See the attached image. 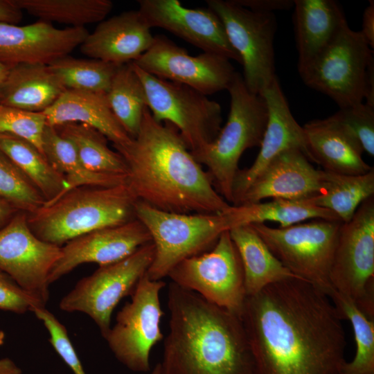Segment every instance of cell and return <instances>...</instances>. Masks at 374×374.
<instances>
[{
	"label": "cell",
	"mask_w": 374,
	"mask_h": 374,
	"mask_svg": "<svg viewBox=\"0 0 374 374\" xmlns=\"http://www.w3.org/2000/svg\"><path fill=\"white\" fill-rule=\"evenodd\" d=\"M138 11L152 28L165 29L187 42L241 64L238 53L231 45L224 25L208 7L189 8L178 0H139Z\"/></svg>",
	"instance_id": "cell-17"
},
{
	"label": "cell",
	"mask_w": 374,
	"mask_h": 374,
	"mask_svg": "<svg viewBox=\"0 0 374 374\" xmlns=\"http://www.w3.org/2000/svg\"><path fill=\"white\" fill-rule=\"evenodd\" d=\"M132 64L153 118L175 127L192 154L215 140L222 121L217 102L188 86L159 78Z\"/></svg>",
	"instance_id": "cell-8"
},
{
	"label": "cell",
	"mask_w": 374,
	"mask_h": 374,
	"mask_svg": "<svg viewBox=\"0 0 374 374\" xmlns=\"http://www.w3.org/2000/svg\"><path fill=\"white\" fill-rule=\"evenodd\" d=\"M374 196V168L362 175H344L321 170L320 193L308 199L330 210L342 222L353 217L359 205Z\"/></svg>",
	"instance_id": "cell-30"
},
{
	"label": "cell",
	"mask_w": 374,
	"mask_h": 374,
	"mask_svg": "<svg viewBox=\"0 0 374 374\" xmlns=\"http://www.w3.org/2000/svg\"><path fill=\"white\" fill-rule=\"evenodd\" d=\"M150 28L137 10L104 19L79 46L91 58L116 65L136 60L154 42Z\"/></svg>",
	"instance_id": "cell-22"
},
{
	"label": "cell",
	"mask_w": 374,
	"mask_h": 374,
	"mask_svg": "<svg viewBox=\"0 0 374 374\" xmlns=\"http://www.w3.org/2000/svg\"><path fill=\"white\" fill-rule=\"evenodd\" d=\"M22 17V10L12 0H0V22L18 24Z\"/></svg>",
	"instance_id": "cell-44"
},
{
	"label": "cell",
	"mask_w": 374,
	"mask_h": 374,
	"mask_svg": "<svg viewBox=\"0 0 374 374\" xmlns=\"http://www.w3.org/2000/svg\"><path fill=\"white\" fill-rule=\"evenodd\" d=\"M35 308H44L0 271V310L22 314Z\"/></svg>",
	"instance_id": "cell-41"
},
{
	"label": "cell",
	"mask_w": 374,
	"mask_h": 374,
	"mask_svg": "<svg viewBox=\"0 0 374 374\" xmlns=\"http://www.w3.org/2000/svg\"><path fill=\"white\" fill-rule=\"evenodd\" d=\"M17 211L7 202L0 198V228L4 226Z\"/></svg>",
	"instance_id": "cell-46"
},
{
	"label": "cell",
	"mask_w": 374,
	"mask_h": 374,
	"mask_svg": "<svg viewBox=\"0 0 374 374\" xmlns=\"http://www.w3.org/2000/svg\"><path fill=\"white\" fill-rule=\"evenodd\" d=\"M227 90L231 101L226 124L213 141L193 155L207 168L216 191L232 204L240 157L247 149L260 147L268 113L264 98L248 89L239 73L235 72Z\"/></svg>",
	"instance_id": "cell-5"
},
{
	"label": "cell",
	"mask_w": 374,
	"mask_h": 374,
	"mask_svg": "<svg viewBox=\"0 0 374 374\" xmlns=\"http://www.w3.org/2000/svg\"><path fill=\"white\" fill-rule=\"evenodd\" d=\"M65 90L48 65L19 64L9 69L0 91V105L43 112Z\"/></svg>",
	"instance_id": "cell-26"
},
{
	"label": "cell",
	"mask_w": 374,
	"mask_h": 374,
	"mask_svg": "<svg viewBox=\"0 0 374 374\" xmlns=\"http://www.w3.org/2000/svg\"><path fill=\"white\" fill-rule=\"evenodd\" d=\"M21 10L39 20L84 27L100 22L111 12L110 0H12Z\"/></svg>",
	"instance_id": "cell-32"
},
{
	"label": "cell",
	"mask_w": 374,
	"mask_h": 374,
	"mask_svg": "<svg viewBox=\"0 0 374 374\" xmlns=\"http://www.w3.org/2000/svg\"><path fill=\"white\" fill-rule=\"evenodd\" d=\"M46 125L43 112H29L0 105V133L25 139L43 154L42 139Z\"/></svg>",
	"instance_id": "cell-39"
},
{
	"label": "cell",
	"mask_w": 374,
	"mask_h": 374,
	"mask_svg": "<svg viewBox=\"0 0 374 374\" xmlns=\"http://www.w3.org/2000/svg\"><path fill=\"white\" fill-rule=\"evenodd\" d=\"M342 319L351 323L356 342L355 357L342 371L350 374H374V319H369L348 297L335 290L329 296Z\"/></svg>",
	"instance_id": "cell-36"
},
{
	"label": "cell",
	"mask_w": 374,
	"mask_h": 374,
	"mask_svg": "<svg viewBox=\"0 0 374 374\" xmlns=\"http://www.w3.org/2000/svg\"><path fill=\"white\" fill-rule=\"evenodd\" d=\"M32 312L42 322L48 332L49 342L72 373L87 374L64 325L46 307L35 308Z\"/></svg>",
	"instance_id": "cell-40"
},
{
	"label": "cell",
	"mask_w": 374,
	"mask_h": 374,
	"mask_svg": "<svg viewBox=\"0 0 374 374\" xmlns=\"http://www.w3.org/2000/svg\"><path fill=\"white\" fill-rule=\"evenodd\" d=\"M132 62L150 74L206 96L227 89L236 72L224 57L205 52L191 56L161 35H155L150 48Z\"/></svg>",
	"instance_id": "cell-16"
},
{
	"label": "cell",
	"mask_w": 374,
	"mask_h": 374,
	"mask_svg": "<svg viewBox=\"0 0 374 374\" xmlns=\"http://www.w3.org/2000/svg\"><path fill=\"white\" fill-rule=\"evenodd\" d=\"M339 374H350V373H347L344 372V371H341V372L340 373H339Z\"/></svg>",
	"instance_id": "cell-51"
},
{
	"label": "cell",
	"mask_w": 374,
	"mask_h": 374,
	"mask_svg": "<svg viewBox=\"0 0 374 374\" xmlns=\"http://www.w3.org/2000/svg\"><path fill=\"white\" fill-rule=\"evenodd\" d=\"M220 19L229 41L238 53L248 89L260 95L276 78L274 39L277 21L274 12L251 10L234 0H208Z\"/></svg>",
	"instance_id": "cell-13"
},
{
	"label": "cell",
	"mask_w": 374,
	"mask_h": 374,
	"mask_svg": "<svg viewBox=\"0 0 374 374\" xmlns=\"http://www.w3.org/2000/svg\"><path fill=\"white\" fill-rule=\"evenodd\" d=\"M162 374H255L240 318L171 283Z\"/></svg>",
	"instance_id": "cell-3"
},
{
	"label": "cell",
	"mask_w": 374,
	"mask_h": 374,
	"mask_svg": "<svg viewBox=\"0 0 374 374\" xmlns=\"http://www.w3.org/2000/svg\"><path fill=\"white\" fill-rule=\"evenodd\" d=\"M298 71L308 66L348 24L334 0H294Z\"/></svg>",
	"instance_id": "cell-24"
},
{
	"label": "cell",
	"mask_w": 374,
	"mask_h": 374,
	"mask_svg": "<svg viewBox=\"0 0 374 374\" xmlns=\"http://www.w3.org/2000/svg\"><path fill=\"white\" fill-rule=\"evenodd\" d=\"M0 198L27 214L42 207L46 200L30 179L0 152Z\"/></svg>",
	"instance_id": "cell-37"
},
{
	"label": "cell",
	"mask_w": 374,
	"mask_h": 374,
	"mask_svg": "<svg viewBox=\"0 0 374 374\" xmlns=\"http://www.w3.org/2000/svg\"><path fill=\"white\" fill-rule=\"evenodd\" d=\"M134 212L154 246V259L146 272L153 280L168 276L179 262L213 246L223 232L238 226L233 206L220 213H175L137 200Z\"/></svg>",
	"instance_id": "cell-6"
},
{
	"label": "cell",
	"mask_w": 374,
	"mask_h": 374,
	"mask_svg": "<svg viewBox=\"0 0 374 374\" xmlns=\"http://www.w3.org/2000/svg\"><path fill=\"white\" fill-rule=\"evenodd\" d=\"M243 224L276 222L279 227H287L306 220H339L328 209L313 204L309 199H273L268 202L238 206Z\"/></svg>",
	"instance_id": "cell-34"
},
{
	"label": "cell",
	"mask_w": 374,
	"mask_h": 374,
	"mask_svg": "<svg viewBox=\"0 0 374 374\" xmlns=\"http://www.w3.org/2000/svg\"><path fill=\"white\" fill-rule=\"evenodd\" d=\"M89 33L84 27L57 28L41 20L24 26L0 22V61L9 68L48 65L79 47Z\"/></svg>",
	"instance_id": "cell-19"
},
{
	"label": "cell",
	"mask_w": 374,
	"mask_h": 374,
	"mask_svg": "<svg viewBox=\"0 0 374 374\" xmlns=\"http://www.w3.org/2000/svg\"><path fill=\"white\" fill-rule=\"evenodd\" d=\"M6 339V335L3 330H0V346H2Z\"/></svg>",
	"instance_id": "cell-50"
},
{
	"label": "cell",
	"mask_w": 374,
	"mask_h": 374,
	"mask_svg": "<svg viewBox=\"0 0 374 374\" xmlns=\"http://www.w3.org/2000/svg\"><path fill=\"white\" fill-rule=\"evenodd\" d=\"M366 104L374 107V60L368 66L365 79Z\"/></svg>",
	"instance_id": "cell-45"
},
{
	"label": "cell",
	"mask_w": 374,
	"mask_h": 374,
	"mask_svg": "<svg viewBox=\"0 0 374 374\" xmlns=\"http://www.w3.org/2000/svg\"><path fill=\"white\" fill-rule=\"evenodd\" d=\"M260 96L267 108L268 119L258 154L248 168L238 170L233 186V206L240 199L256 177L278 154L290 149H299L311 161L303 126L294 118L287 101L275 78Z\"/></svg>",
	"instance_id": "cell-20"
},
{
	"label": "cell",
	"mask_w": 374,
	"mask_h": 374,
	"mask_svg": "<svg viewBox=\"0 0 374 374\" xmlns=\"http://www.w3.org/2000/svg\"><path fill=\"white\" fill-rule=\"evenodd\" d=\"M42 148L46 159L64 177L67 184L64 193L82 186L110 187L127 184L126 175L99 173L88 170L81 162L72 144L62 137L55 127L46 125L43 134Z\"/></svg>",
	"instance_id": "cell-29"
},
{
	"label": "cell",
	"mask_w": 374,
	"mask_h": 374,
	"mask_svg": "<svg viewBox=\"0 0 374 374\" xmlns=\"http://www.w3.org/2000/svg\"><path fill=\"white\" fill-rule=\"evenodd\" d=\"M107 96L118 122L130 137H136L148 106L143 86L132 62L118 66Z\"/></svg>",
	"instance_id": "cell-33"
},
{
	"label": "cell",
	"mask_w": 374,
	"mask_h": 374,
	"mask_svg": "<svg viewBox=\"0 0 374 374\" xmlns=\"http://www.w3.org/2000/svg\"><path fill=\"white\" fill-rule=\"evenodd\" d=\"M0 374H22L21 369L10 357L0 358Z\"/></svg>",
	"instance_id": "cell-47"
},
{
	"label": "cell",
	"mask_w": 374,
	"mask_h": 374,
	"mask_svg": "<svg viewBox=\"0 0 374 374\" xmlns=\"http://www.w3.org/2000/svg\"><path fill=\"white\" fill-rule=\"evenodd\" d=\"M9 67L0 61V91L8 75Z\"/></svg>",
	"instance_id": "cell-48"
},
{
	"label": "cell",
	"mask_w": 374,
	"mask_h": 374,
	"mask_svg": "<svg viewBox=\"0 0 374 374\" xmlns=\"http://www.w3.org/2000/svg\"><path fill=\"white\" fill-rule=\"evenodd\" d=\"M321 190V170H316L302 151L290 149L274 157L256 177L237 206L266 198L308 199Z\"/></svg>",
	"instance_id": "cell-21"
},
{
	"label": "cell",
	"mask_w": 374,
	"mask_h": 374,
	"mask_svg": "<svg viewBox=\"0 0 374 374\" xmlns=\"http://www.w3.org/2000/svg\"><path fill=\"white\" fill-rule=\"evenodd\" d=\"M303 128L311 161L324 170L355 175L372 169L363 160L362 148L329 117L309 121Z\"/></svg>",
	"instance_id": "cell-25"
},
{
	"label": "cell",
	"mask_w": 374,
	"mask_h": 374,
	"mask_svg": "<svg viewBox=\"0 0 374 374\" xmlns=\"http://www.w3.org/2000/svg\"><path fill=\"white\" fill-rule=\"evenodd\" d=\"M363 150L374 156V107L366 103L339 108L329 117Z\"/></svg>",
	"instance_id": "cell-38"
},
{
	"label": "cell",
	"mask_w": 374,
	"mask_h": 374,
	"mask_svg": "<svg viewBox=\"0 0 374 374\" xmlns=\"http://www.w3.org/2000/svg\"><path fill=\"white\" fill-rule=\"evenodd\" d=\"M0 152L11 161L35 186L49 204L65 192L64 177L31 143L20 137L0 133Z\"/></svg>",
	"instance_id": "cell-28"
},
{
	"label": "cell",
	"mask_w": 374,
	"mask_h": 374,
	"mask_svg": "<svg viewBox=\"0 0 374 374\" xmlns=\"http://www.w3.org/2000/svg\"><path fill=\"white\" fill-rule=\"evenodd\" d=\"M369 46L374 48V1L370 0L365 8L362 18V28L360 30Z\"/></svg>",
	"instance_id": "cell-43"
},
{
	"label": "cell",
	"mask_w": 374,
	"mask_h": 374,
	"mask_svg": "<svg viewBox=\"0 0 374 374\" xmlns=\"http://www.w3.org/2000/svg\"><path fill=\"white\" fill-rule=\"evenodd\" d=\"M56 129L72 144L88 170L127 176V167L122 156L108 146V139L96 129L77 123H66Z\"/></svg>",
	"instance_id": "cell-31"
},
{
	"label": "cell",
	"mask_w": 374,
	"mask_h": 374,
	"mask_svg": "<svg viewBox=\"0 0 374 374\" xmlns=\"http://www.w3.org/2000/svg\"><path fill=\"white\" fill-rule=\"evenodd\" d=\"M154 256V246L151 242L120 261L99 266L92 274L80 279L62 298L60 309L87 314L105 338L112 327L114 310L124 297L132 294Z\"/></svg>",
	"instance_id": "cell-11"
},
{
	"label": "cell",
	"mask_w": 374,
	"mask_h": 374,
	"mask_svg": "<svg viewBox=\"0 0 374 374\" xmlns=\"http://www.w3.org/2000/svg\"><path fill=\"white\" fill-rule=\"evenodd\" d=\"M165 286L145 274L104 338L116 359L133 372L150 371L151 350L163 338L159 294Z\"/></svg>",
	"instance_id": "cell-14"
},
{
	"label": "cell",
	"mask_w": 374,
	"mask_h": 374,
	"mask_svg": "<svg viewBox=\"0 0 374 374\" xmlns=\"http://www.w3.org/2000/svg\"><path fill=\"white\" fill-rule=\"evenodd\" d=\"M61 247L37 237L29 227L27 213L17 211L0 228V271L46 307L49 275L61 256Z\"/></svg>",
	"instance_id": "cell-15"
},
{
	"label": "cell",
	"mask_w": 374,
	"mask_h": 374,
	"mask_svg": "<svg viewBox=\"0 0 374 374\" xmlns=\"http://www.w3.org/2000/svg\"><path fill=\"white\" fill-rule=\"evenodd\" d=\"M114 147L127 165V184L137 200L175 213H220L232 207L177 128L156 121L148 107L136 137Z\"/></svg>",
	"instance_id": "cell-2"
},
{
	"label": "cell",
	"mask_w": 374,
	"mask_h": 374,
	"mask_svg": "<svg viewBox=\"0 0 374 374\" xmlns=\"http://www.w3.org/2000/svg\"><path fill=\"white\" fill-rule=\"evenodd\" d=\"M238 4L251 10L274 12L275 10H289L294 6L291 0H234Z\"/></svg>",
	"instance_id": "cell-42"
},
{
	"label": "cell",
	"mask_w": 374,
	"mask_h": 374,
	"mask_svg": "<svg viewBox=\"0 0 374 374\" xmlns=\"http://www.w3.org/2000/svg\"><path fill=\"white\" fill-rule=\"evenodd\" d=\"M148 374H162L160 363H157Z\"/></svg>",
	"instance_id": "cell-49"
},
{
	"label": "cell",
	"mask_w": 374,
	"mask_h": 374,
	"mask_svg": "<svg viewBox=\"0 0 374 374\" xmlns=\"http://www.w3.org/2000/svg\"><path fill=\"white\" fill-rule=\"evenodd\" d=\"M43 113L48 125L84 124L102 133L114 146L132 139L114 114L106 93L66 89Z\"/></svg>",
	"instance_id": "cell-23"
},
{
	"label": "cell",
	"mask_w": 374,
	"mask_h": 374,
	"mask_svg": "<svg viewBox=\"0 0 374 374\" xmlns=\"http://www.w3.org/2000/svg\"><path fill=\"white\" fill-rule=\"evenodd\" d=\"M334 290L374 319V196L343 222L330 272Z\"/></svg>",
	"instance_id": "cell-9"
},
{
	"label": "cell",
	"mask_w": 374,
	"mask_h": 374,
	"mask_svg": "<svg viewBox=\"0 0 374 374\" xmlns=\"http://www.w3.org/2000/svg\"><path fill=\"white\" fill-rule=\"evenodd\" d=\"M136 201L127 184L82 186L27 214V220L37 237L62 247L84 234L133 219Z\"/></svg>",
	"instance_id": "cell-4"
},
{
	"label": "cell",
	"mask_w": 374,
	"mask_h": 374,
	"mask_svg": "<svg viewBox=\"0 0 374 374\" xmlns=\"http://www.w3.org/2000/svg\"><path fill=\"white\" fill-rule=\"evenodd\" d=\"M151 242L148 230L136 217L80 235L61 247V256L50 273L49 284L80 265L93 262L103 266L116 262Z\"/></svg>",
	"instance_id": "cell-18"
},
{
	"label": "cell",
	"mask_w": 374,
	"mask_h": 374,
	"mask_svg": "<svg viewBox=\"0 0 374 374\" xmlns=\"http://www.w3.org/2000/svg\"><path fill=\"white\" fill-rule=\"evenodd\" d=\"M342 223L314 219L287 227L251 225L290 272L329 296L334 290L330 272Z\"/></svg>",
	"instance_id": "cell-7"
},
{
	"label": "cell",
	"mask_w": 374,
	"mask_h": 374,
	"mask_svg": "<svg viewBox=\"0 0 374 374\" xmlns=\"http://www.w3.org/2000/svg\"><path fill=\"white\" fill-rule=\"evenodd\" d=\"M373 60V51L360 30H353L347 24L299 73L308 87L344 108L363 103L366 71Z\"/></svg>",
	"instance_id": "cell-10"
},
{
	"label": "cell",
	"mask_w": 374,
	"mask_h": 374,
	"mask_svg": "<svg viewBox=\"0 0 374 374\" xmlns=\"http://www.w3.org/2000/svg\"><path fill=\"white\" fill-rule=\"evenodd\" d=\"M48 66L66 89L107 93L120 65L68 55Z\"/></svg>",
	"instance_id": "cell-35"
},
{
	"label": "cell",
	"mask_w": 374,
	"mask_h": 374,
	"mask_svg": "<svg viewBox=\"0 0 374 374\" xmlns=\"http://www.w3.org/2000/svg\"><path fill=\"white\" fill-rule=\"evenodd\" d=\"M229 233L242 262L247 296L274 283L298 278L271 253L251 224L234 227Z\"/></svg>",
	"instance_id": "cell-27"
},
{
	"label": "cell",
	"mask_w": 374,
	"mask_h": 374,
	"mask_svg": "<svg viewBox=\"0 0 374 374\" xmlns=\"http://www.w3.org/2000/svg\"><path fill=\"white\" fill-rule=\"evenodd\" d=\"M168 276L176 285L240 318L247 298L244 271L229 231L221 234L211 251L183 260Z\"/></svg>",
	"instance_id": "cell-12"
},
{
	"label": "cell",
	"mask_w": 374,
	"mask_h": 374,
	"mask_svg": "<svg viewBox=\"0 0 374 374\" xmlns=\"http://www.w3.org/2000/svg\"><path fill=\"white\" fill-rule=\"evenodd\" d=\"M240 319L255 374H339L346 362L343 319L330 297L303 279L247 296Z\"/></svg>",
	"instance_id": "cell-1"
}]
</instances>
